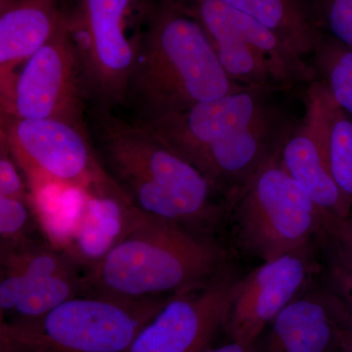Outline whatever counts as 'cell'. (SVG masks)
I'll return each instance as SVG.
<instances>
[{"mask_svg":"<svg viewBox=\"0 0 352 352\" xmlns=\"http://www.w3.org/2000/svg\"><path fill=\"white\" fill-rule=\"evenodd\" d=\"M87 129L104 170L143 214L212 236L223 226L224 196L146 127L89 108Z\"/></svg>","mask_w":352,"mask_h":352,"instance_id":"1","label":"cell"},{"mask_svg":"<svg viewBox=\"0 0 352 352\" xmlns=\"http://www.w3.org/2000/svg\"><path fill=\"white\" fill-rule=\"evenodd\" d=\"M139 14L127 118L166 119L245 87L229 78L200 25L173 0H141Z\"/></svg>","mask_w":352,"mask_h":352,"instance_id":"2","label":"cell"},{"mask_svg":"<svg viewBox=\"0 0 352 352\" xmlns=\"http://www.w3.org/2000/svg\"><path fill=\"white\" fill-rule=\"evenodd\" d=\"M227 266L228 252L215 236L146 214L87 281L90 295L152 300L201 288Z\"/></svg>","mask_w":352,"mask_h":352,"instance_id":"3","label":"cell"},{"mask_svg":"<svg viewBox=\"0 0 352 352\" xmlns=\"http://www.w3.org/2000/svg\"><path fill=\"white\" fill-rule=\"evenodd\" d=\"M80 296L32 318L0 322V352H129L170 300Z\"/></svg>","mask_w":352,"mask_h":352,"instance_id":"4","label":"cell"},{"mask_svg":"<svg viewBox=\"0 0 352 352\" xmlns=\"http://www.w3.org/2000/svg\"><path fill=\"white\" fill-rule=\"evenodd\" d=\"M279 157L226 203V223L236 247L263 263L305 249L323 227L324 212L285 171Z\"/></svg>","mask_w":352,"mask_h":352,"instance_id":"5","label":"cell"},{"mask_svg":"<svg viewBox=\"0 0 352 352\" xmlns=\"http://www.w3.org/2000/svg\"><path fill=\"white\" fill-rule=\"evenodd\" d=\"M173 1L200 25L220 64L237 85L296 94L316 80L309 62L224 0Z\"/></svg>","mask_w":352,"mask_h":352,"instance_id":"6","label":"cell"},{"mask_svg":"<svg viewBox=\"0 0 352 352\" xmlns=\"http://www.w3.org/2000/svg\"><path fill=\"white\" fill-rule=\"evenodd\" d=\"M0 143L6 146L36 199L48 189L83 191L108 176L88 129L63 120L3 113Z\"/></svg>","mask_w":352,"mask_h":352,"instance_id":"7","label":"cell"},{"mask_svg":"<svg viewBox=\"0 0 352 352\" xmlns=\"http://www.w3.org/2000/svg\"><path fill=\"white\" fill-rule=\"evenodd\" d=\"M139 0H75L68 30L89 94L90 107L119 113L135 60L127 20Z\"/></svg>","mask_w":352,"mask_h":352,"instance_id":"8","label":"cell"},{"mask_svg":"<svg viewBox=\"0 0 352 352\" xmlns=\"http://www.w3.org/2000/svg\"><path fill=\"white\" fill-rule=\"evenodd\" d=\"M145 215L108 175L80 191L78 205L43 212L41 223L51 244L88 273Z\"/></svg>","mask_w":352,"mask_h":352,"instance_id":"9","label":"cell"},{"mask_svg":"<svg viewBox=\"0 0 352 352\" xmlns=\"http://www.w3.org/2000/svg\"><path fill=\"white\" fill-rule=\"evenodd\" d=\"M69 21V20H68ZM89 94L68 22L20 69L1 115L63 120L87 129Z\"/></svg>","mask_w":352,"mask_h":352,"instance_id":"10","label":"cell"},{"mask_svg":"<svg viewBox=\"0 0 352 352\" xmlns=\"http://www.w3.org/2000/svg\"><path fill=\"white\" fill-rule=\"evenodd\" d=\"M241 278L226 267L208 284L173 296L136 336L129 352H204L227 328Z\"/></svg>","mask_w":352,"mask_h":352,"instance_id":"11","label":"cell"},{"mask_svg":"<svg viewBox=\"0 0 352 352\" xmlns=\"http://www.w3.org/2000/svg\"><path fill=\"white\" fill-rule=\"evenodd\" d=\"M291 95L245 87L179 115L138 124L192 164L210 145L281 107Z\"/></svg>","mask_w":352,"mask_h":352,"instance_id":"12","label":"cell"},{"mask_svg":"<svg viewBox=\"0 0 352 352\" xmlns=\"http://www.w3.org/2000/svg\"><path fill=\"white\" fill-rule=\"evenodd\" d=\"M303 113L282 148L279 162L324 214L349 217L352 206L333 179L327 157L330 95L318 80L303 92Z\"/></svg>","mask_w":352,"mask_h":352,"instance_id":"13","label":"cell"},{"mask_svg":"<svg viewBox=\"0 0 352 352\" xmlns=\"http://www.w3.org/2000/svg\"><path fill=\"white\" fill-rule=\"evenodd\" d=\"M309 271L305 248L263 263L241 278L226 328L232 340L256 346L275 317L302 295Z\"/></svg>","mask_w":352,"mask_h":352,"instance_id":"14","label":"cell"},{"mask_svg":"<svg viewBox=\"0 0 352 352\" xmlns=\"http://www.w3.org/2000/svg\"><path fill=\"white\" fill-rule=\"evenodd\" d=\"M66 0H0V109L6 107L20 69L68 22Z\"/></svg>","mask_w":352,"mask_h":352,"instance_id":"15","label":"cell"},{"mask_svg":"<svg viewBox=\"0 0 352 352\" xmlns=\"http://www.w3.org/2000/svg\"><path fill=\"white\" fill-rule=\"evenodd\" d=\"M265 352H332L339 349V330L325 289L300 296L270 325Z\"/></svg>","mask_w":352,"mask_h":352,"instance_id":"16","label":"cell"},{"mask_svg":"<svg viewBox=\"0 0 352 352\" xmlns=\"http://www.w3.org/2000/svg\"><path fill=\"white\" fill-rule=\"evenodd\" d=\"M0 318L10 316L38 282L44 278L78 267L46 237L0 248Z\"/></svg>","mask_w":352,"mask_h":352,"instance_id":"17","label":"cell"},{"mask_svg":"<svg viewBox=\"0 0 352 352\" xmlns=\"http://www.w3.org/2000/svg\"><path fill=\"white\" fill-rule=\"evenodd\" d=\"M224 1L274 32L310 64V58L322 34L310 0Z\"/></svg>","mask_w":352,"mask_h":352,"instance_id":"18","label":"cell"},{"mask_svg":"<svg viewBox=\"0 0 352 352\" xmlns=\"http://www.w3.org/2000/svg\"><path fill=\"white\" fill-rule=\"evenodd\" d=\"M310 65L333 103L352 118V47L322 32Z\"/></svg>","mask_w":352,"mask_h":352,"instance_id":"19","label":"cell"},{"mask_svg":"<svg viewBox=\"0 0 352 352\" xmlns=\"http://www.w3.org/2000/svg\"><path fill=\"white\" fill-rule=\"evenodd\" d=\"M87 295L90 293L85 270L75 267L62 271L34 285L6 319L32 318L54 309L72 298Z\"/></svg>","mask_w":352,"mask_h":352,"instance_id":"20","label":"cell"},{"mask_svg":"<svg viewBox=\"0 0 352 352\" xmlns=\"http://www.w3.org/2000/svg\"><path fill=\"white\" fill-rule=\"evenodd\" d=\"M327 157L333 179L352 206V118L342 112L331 96L327 120Z\"/></svg>","mask_w":352,"mask_h":352,"instance_id":"21","label":"cell"},{"mask_svg":"<svg viewBox=\"0 0 352 352\" xmlns=\"http://www.w3.org/2000/svg\"><path fill=\"white\" fill-rule=\"evenodd\" d=\"M41 237L46 235L39 220L36 201L0 197V248Z\"/></svg>","mask_w":352,"mask_h":352,"instance_id":"22","label":"cell"},{"mask_svg":"<svg viewBox=\"0 0 352 352\" xmlns=\"http://www.w3.org/2000/svg\"><path fill=\"white\" fill-rule=\"evenodd\" d=\"M321 32L352 47V0H310Z\"/></svg>","mask_w":352,"mask_h":352,"instance_id":"23","label":"cell"},{"mask_svg":"<svg viewBox=\"0 0 352 352\" xmlns=\"http://www.w3.org/2000/svg\"><path fill=\"white\" fill-rule=\"evenodd\" d=\"M320 238L327 245L328 258L352 273V217L323 214Z\"/></svg>","mask_w":352,"mask_h":352,"instance_id":"24","label":"cell"},{"mask_svg":"<svg viewBox=\"0 0 352 352\" xmlns=\"http://www.w3.org/2000/svg\"><path fill=\"white\" fill-rule=\"evenodd\" d=\"M0 197L36 201L24 175L2 143H0Z\"/></svg>","mask_w":352,"mask_h":352,"instance_id":"25","label":"cell"},{"mask_svg":"<svg viewBox=\"0 0 352 352\" xmlns=\"http://www.w3.org/2000/svg\"><path fill=\"white\" fill-rule=\"evenodd\" d=\"M328 288L346 302L352 303V273L332 259L328 263Z\"/></svg>","mask_w":352,"mask_h":352,"instance_id":"26","label":"cell"},{"mask_svg":"<svg viewBox=\"0 0 352 352\" xmlns=\"http://www.w3.org/2000/svg\"><path fill=\"white\" fill-rule=\"evenodd\" d=\"M204 352H256V346H249V344H241V342L232 340L230 344L217 347V349H208Z\"/></svg>","mask_w":352,"mask_h":352,"instance_id":"27","label":"cell"},{"mask_svg":"<svg viewBox=\"0 0 352 352\" xmlns=\"http://www.w3.org/2000/svg\"><path fill=\"white\" fill-rule=\"evenodd\" d=\"M339 349L342 352H352V332L351 331L340 328Z\"/></svg>","mask_w":352,"mask_h":352,"instance_id":"28","label":"cell"},{"mask_svg":"<svg viewBox=\"0 0 352 352\" xmlns=\"http://www.w3.org/2000/svg\"><path fill=\"white\" fill-rule=\"evenodd\" d=\"M351 217H352V214H351Z\"/></svg>","mask_w":352,"mask_h":352,"instance_id":"29","label":"cell"}]
</instances>
